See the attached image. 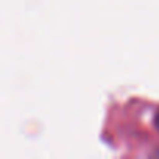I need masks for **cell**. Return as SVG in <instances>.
Segmentation results:
<instances>
[{
    "label": "cell",
    "mask_w": 159,
    "mask_h": 159,
    "mask_svg": "<svg viewBox=\"0 0 159 159\" xmlns=\"http://www.w3.org/2000/svg\"><path fill=\"white\" fill-rule=\"evenodd\" d=\"M153 122H154V128L159 131V111L156 112V116H154V120H153Z\"/></svg>",
    "instance_id": "obj_1"
}]
</instances>
